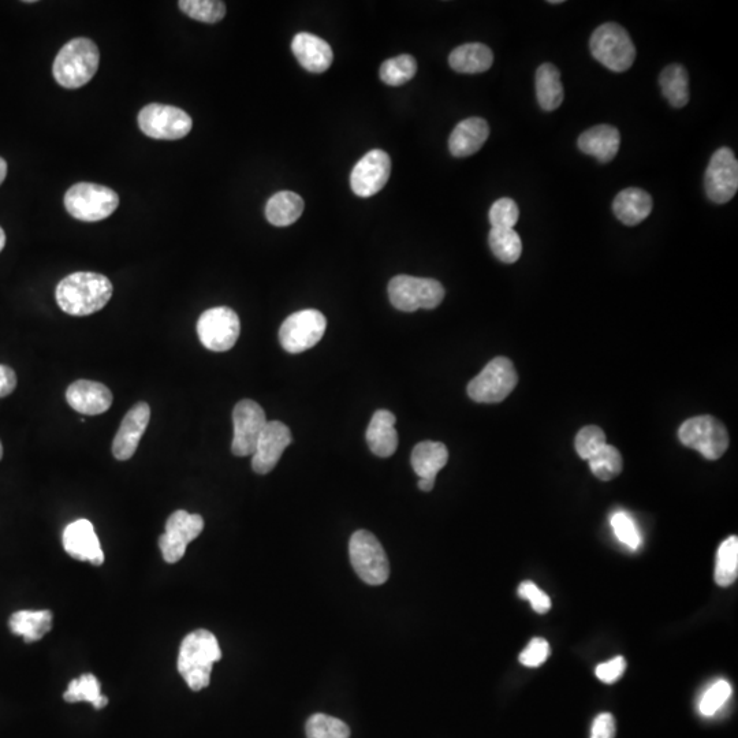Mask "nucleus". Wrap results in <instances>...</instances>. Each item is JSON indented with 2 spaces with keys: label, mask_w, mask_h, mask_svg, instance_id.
Returning a JSON list of instances; mask_svg holds the SVG:
<instances>
[{
  "label": "nucleus",
  "mask_w": 738,
  "mask_h": 738,
  "mask_svg": "<svg viewBox=\"0 0 738 738\" xmlns=\"http://www.w3.org/2000/svg\"><path fill=\"white\" fill-rule=\"evenodd\" d=\"M114 287L110 279L96 272H74L58 283V307L67 315L89 316L102 311L113 297Z\"/></svg>",
  "instance_id": "1"
},
{
  "label": "nucleus",
  "mask_w": 738,
  "mask_h": 738,
  "mask_svg": "<svg viewBox=\"0 0 738 738\" xmlns=\"http://www.w3.org/2000/svg\"><path fill=\"white\" fill-rule=\"evenodd\" d=\"M221 658V647L214 633L199 629L182 641L178 672L192 691L199 692L210 685L212 667Z\"/></svg>",
  "instance_id": "2"
},
{
  "label": "nucleus",
  "mask_w": 738,
  "mask_h": 738,
  "mask_svg": "<svg viewBox=\"0 0 738 738\" xmlns=\"http://www.w3.org/2000/svg\"><path fill=\"white\" fill-rule=\"evenodd\" d=\"M99 63L98 44L87 37H77L66 43L58 52L52 66V74L61 87L78 89L95 77Z\"/></svg>",
  "instance_id": "3"
},
{
  "label": "nucleus",
  "mask_w": 738,
  "mask_h": 738,
  "mask_svg": "<svg viewBox=\"0 0 738 738\" xmlns=\"http://www.w3.org/2000/svg\"><path fill=\"white\" fill-rule=\"evenodd\" d=\"M590 48L596 61L615 73L631 69L636 59V48L631 36L621 25L614 22L600 25L595 29L591 36Z\"/></svg>",
  "instance_id": "4"
},
{
  "label": "nucleus",
  "mask_w": 738,
  "mask_h": 738,
  "mask_svg": "<svg viewBox=\"0 0 738 738\" xmlns=\"http://www.w3.org/2000/svg\"><path fill=\"white\" fill-rule=\"evenodd\" d=\"M119 196L107 186L80 182L67 190V212L82 222H100L117 211Z\"/></svg>",
  "instance_id": "5"
},
{
  "label": "nucleus",
  "mask_w": 738,
  "mask_h": 738,
  "mask_svg": "<svg viewBox=\"0 0 738 738\" xmlns=\"http://www.w3.org/2000/svg\"><path fill=\"white\" fill-rule=\"evenodd\" d=\"M349 555L354 572L364 583L382 585L389 580V559L374 533L354 532L350 538Z\"/></svg>",
  "instance_id": "6"
},
{
  "label": "nucleus",
  "mask_w": 738,
  "mask_h": 738,
  "mask_svg": "<svg viewBox=\"0 0 738 738\" xmlns=\"http://www.w3.org/2000/svg\"><path fill=\"white\" fill-rule=\"evenodd\" d=\"M389 297L391 304L398 311L435 309L445 298V287L435 279L398 275L389 283Z\"/></svg>",
  "instance_id": "7"
},
{
  "label": "nucleus",
  "mask_w": 738,
  "mask_h": 738,
  "mask_svg": "<svg viewBox=\"0 0 738 738\" xmlns=\"http://www.w3.org/2000/svg\"><path fill=\"white\" fill-rule=\"evenodd\" d=\"M517 383L518 375L512 361L497 357L471 380L468 395L479 404H498L509 397Z\"/></svg>",
  "instance_id": "8"
},
{
  "label": "nucleus",
  "mask_w": 738,
  "mask_h": 738,
  "mask_svg": "<svg viewBox=\"0 0 738 738\" xmlns=\"http://www.w3.org/2000/svg\"><path fill=\"white\" fill-rule=\"evenodd\" d=\"M682 445L699 451L707 460H719L729 447V434L713 416H697L685 421L678 431Z\"/></svg>",
  "instance_id": "9"
},
{
  "label": "nucleus",
  "mask_w": 738,
  "mask_h": 738,
  "mask_svg": "<svg viewBox=\"0 0 738 738\" xmlns=\"http://www.w3.org/2000/svg\"><path fill=\"white\" fill-rule=\"evenodd\" d=\"M139 126L145 136L155 140H180L193 128L190 115L182 108L152 103L140 111Z\"/></svg>",
  "instance_id": "10"
},
{
  "label": "nucleus",
  "mask_w": 738,
  "mask_h": 738,
  "mask_svg": "<svg viewBox=\"0 0 738 738\" xmlns=\"http://www.w3.org/2000/svg\"><path fill=\"white\" fill-rule=\"evenodd\" d=\"M240 318L229 307H216L201 313L197 335L204 348L212 352H227L240 338Z\"/></svg>",
  "instance_id": "11"
},
{
  "label": "nucleus",
  "mask_w": 738,
  "mask_h": 738,
  "mask_svg": "<svg viewBox=\"0 0 738 738\" xmlns=\"http://www.w3.org/2000/svg\"><path fill=\"white\" fill-rule=\"evenodd\" d=\"M327 319L316 309L293 313L282 323L279 341L286 352L297 354L318 345L326 333Z\"/></svg>",
  "instance_id": "12"
},
{
  "label": "nucleus",
  "mask_w": 738,
  "mask_h": 738,
  "mask_svg": "<svg viewBox=\"0 0 738 738\" xmlns=\"http://www.w3.org/2000/svg\"><path fill=\"white\" fill-rule=\"evenodd\" d=\"M204 529V520L200 514H190L185 510H177L169 517L166 531L159 539L160 551L167 564H177L184 558L186 547L199 538Z\"/></svg>",
  "instance_id": "13"
},
{
  "label": "nucleus",
  "mask_w": 738,
  "mask_h": 738,
  "mask_svg": "<svg viewBox=\"0 0 738 738\" xmlns=\"http://www.w3.org/2000/svg\"><path fill=\"white\" fill-rule=\"evenodd\" d=\"M266 424V412L257 402L252 400L238 402L233 410L234 436L231 451L234 456H252Z\"/></svg>",
  "instance_id": "14"
},
{
  "label": "nucleus",
  "mask_w": 738,
  "mask_h": 738,
  "mask_svg": "<svg viewBox=\"0 0 738 738\" xmlns=\"http://www.w3.org/2000/svg\"><path fill=\"white\" fill-rule=\"evenodd\" d=\"M704 186L708 199L715 204H726L736 196L738 189V162L732 149L719 148L708 163Z\"/></svg>",
  "instance_id": "15"
},
{
  "label": "nucleus",
  "mask_w": 738,
  "mask_h": 738,
  "mask_svg": "<svg viewBox=\"0 0 738 738\" xmlns=\"http://www.w3.org/2000/svg\"><path fill=\"white\" fill-rule=\"evenodd\" d=\"M390 174V156L382 149H372L354 166L350 186L357 196L371 197L385 188Z\"/></svg>",
  "instance_id": "16"
},
{
  "label": "nucleus",
  "mask_w": 738,
  "mask_h": 738,
  "mask_svg": "<svg viewBox=\"0 0 738 738\" xmlns=\"http://www.w3.org/2000/svg\"><path fill=\"white\" fill-rule=\"evenodd\" d=\"M292 431L281 421H267L252 454L253 471L267 475L277 467L283 451L292 443Z\"/></svg>",
  "instance_id": "17"
},
{
  "label": "nucleus",
  "mask_w": 738,
  "mask_h": 738,
  "mask_svg": "<svg viewBox=\"0 0 738 738\" xmlns=\"http://www.w3.org/2000/svg\"><path fill=\"white\" fill-rule=\"evenodd\" d=\"M149 420L151 408L147 402H139L126 413L113 442V454L117 460L128 461L134 456L147 430Z\"/></svg>",
  "instance_id": "18"
},
{
  "label": "nucleus",
  "mask_w": 738,
  "mask_h": 738,
  "mask_svg": "<svg viewBox=\"0 0 738 738\" xmlns=\"http://www.w3.org/2000/svg\"><path fill=\"white\" fill-rule=\"evenodd\" d=\"M63 547L70 557L78 561L91 562L95 566L103 565L104 554L91 521L77 520L67 525L63 532Z\"/></svg>",
  "instance_id": "19"
},
{
  "label": "nucleus",
  "mask_w": 738,
  "mask_h": 738,
  "mask_svg": "<svg viewBox=\"0 0 738 738\" xmlns=\"http://www.w3.org/2000/svg\"><path fill=\"white\" fill-rule=\"evenodd\" d=\"M67 404L81 415L98 416L113 405V394L103 383L77 380L66 391Z\"/></svg>",
  "instance_id": "20"
},
{
  "label": "nucleus",
  "mask_w": 738,
  "mask_h": 738,
  "mask_svg": "<svg viewBox=\"0 0 738 738\" xmlns=\"http://www.w3.org/2000/svg\"><path fill=\"white\" fill-rule=\"evenodd\" d=\"M292 51L298 63L311 73H324L333 65V48L326 40L301 32L294 36Z\"/></svg>",
  "instance_id": "21"
},
{
  "label": "nucleus",
  "mask_w": 738,
  "mask_h": 738,
  "mask_svg": "<svg viewBox=\"0 0 738 738\" xmlns=\"http://www.w3.org/2000/svg\"><path fill=\"white\" fill-rule=\"evenodd\" d=\"M490 137L486 119L472 117L458 123L450 134L449 149L456 158H467L482 149Z\"/></svg>",
  "instance_id": "22"
},
{
  "label": "nucleus",
  "mask_w": 738,
  "mask_h": 738,
  "mask_svg": "<svg viewBox=\"0 0 738 738\" xmlns=\"http://www.w3.org/2000/svg\"><path fill=\"white\" fill-rule=\"evenodd\" d=\"M621 134L610 125H598L585 130L579 137V148L584 154L595 156L600 163H609L620 151Z\"/></svg>",
  "instance_id": "23"
},
{
  "label": "nucleus",
  "mask_w": 738,
  "mask_h": 738,
  "mask_svg": "<svg viewBox=\"0 0 738 738\" xmlns=\"http://www.w3.org/2000/svg\"><path fill=\"white\" fill-rule=\"evenodd\" d=\"M395 423L397 419L389 410H378L372 416L367 430V442L375 456L387 458L397 451L398 434Z\"/></svg>",
  "instance_id": "24"
},
{
  "label": "nucleus",
  "mask_w": 738,
  "mask_h": 738,
  "mask_svg": "<svg viewBox=\"0 0 738 738\" xmlns=\"http://www.w3.org/2000/svg\"><path fill=\"white\" fill-rule=\"evenodd\" d=\"M654 201L644 190L629 188L622 190L614 199L613 211L618 221L626 226H637L650 216Z\"/></svg>",
  "instance_id": "25"
},
{
  "label": "nucleus",
  "mask_w": 738,
  "mask_h": 738,
  "mask_svg": "<svg viewBox=\"0 0 738 738\" xmlns=\"http://www.w3.org/2000/svg\"><path fill=\"white\" fill-rule=\"evenodd\" d=\"M413 471L420 479L435 482L436 475L446 467L449 450L441 442H420L412 451Z\"/></svg>",
  "instance_id": "26"
},
{
  "label": "nucleus",
  "mask_w": 738,
  "mask_h": 738,
  "mask_svg": "<svg viewBox=\"0 0 738 738\" xmlns=\"http://www.w3.org/2000/svg\"><path fill=\"white\" fill-rule=\"evenodd\" d=\"M494 63V54L482 43H468L451 52L449 65L454 72L479 74L487 72Z\"/></svg>",
  "instance_id": "27"
},
{
  "label": "nucleus",
  "mask_w": 738,
  "mask_h": 738,
  "mask_svg": "<svg viewBox=\"0 0 738 738\" xmlns=\"http://www.w3.org/2000/svg\"><path fill=\"white\" fill-rule=\"evenodd\" d=\"M9 628L14 635L21 636L25 643H35L51 631L52 613L50 610L17 611L10 617Z\"/></svg>",
  "instance_id": "28"
},
{
  "label": "nucleus",
  "mask_w": 738,
  "mask_h": 738,
  "mask_svg": "<svg viewBox=\"0 0 738 738\" xmlns=\"http://www.w3.org/2000/svg\"><path fill=\"white\" fill-rule=\"evenodd\" d=\"M536 96L544 111H554L564 102L565 92L562 87L561 73L553 63H543L536 70Z\"/></svg>",
  "instance_id": "29"
},
{
  "label": "nucleus",
  "mask_w": 738,
  "mask_h": 738,
  "mask_svg": "<svg viewBox=\"0 0 738 738\" xmlns=\"http://www.w3.org/2000/svg\"><path fill=\"white\" fill-rule=\"evenodd\" d=\"M305 203L297 193L283 190L275 193L266 205V218L271 225L286 227L296 223L303 215Z\"/></svg>",
  "instance_id": "30"
},
{
  "label": "nucleus",
  "mask_w": 738,
  "mask_h": 738,
  "mask_svg": "<svg viewBox=\"0 0 738 738\" xmlns=\"http://www.w3.org/2000/svg\"><path fill=\"white\" fill-rule=\"evenodd\" d=\"M663 96L674 108L687 106L689 102V77L684 66L670 65L663 69L659 77Z\"/></svg>",
  "instance_id": "31"
},
{
  "label": "nucleus",
  "mask_w": 738,
  "mask_h": 738,
  "mask_svg": "<svg viewBox=\"0 0 738 738\" xmlns=\"http://www.w3.org/2000/svg\"><path fill=\"white\" fill-rule=\"evenodd\" d=\"M63 699L67 703L88 702L98 710L108 704L107 697L102 695L100 682L93 674H82L70 682L69 688L63 693Z\"/></svg>",
  "instance_id": "32"
},
{
  "label": "nucleus",
  "mask_w": 738,
  "mask_h": 738,
  "mask_svg": "<svg viewBox=\"0 0 738 738\" xmlns=\"http://www.w3.org/2000/svg\"><path fill=\"white\" fill-rule=\"evenodd\" d=\"M738 576V539L730 536L719 546L715 564V583L719 587H729L736 583Z\"/></svg>",
  "instance_id": "33"
},
{
  "label": "nucleus",
  "mask_w": 738,
  "mask_h": 738,
  "mask_svg": "<svg viewBox=\"0 0 738 738\" xmlns=\"http://www.w3.org/2000/svg\"><path fill=\"white\" fill-rule=\"evenodd\" d=\"M488 244L502 263H516L523 253V242L514 229H491Z\"/></svg>",
  "instance_id": "34"
},
{
  "label": "nucleus",
  "mask_w": 738,
  "mask_h": 738,
  "mask_svg": "<svg viewBox=\"0 0 738 738\" xmlns=\"http://www.w3.org/2000/svg\"><path fill=\"white\" fill-rule=\"evenodd\" d=\"M417 62L412 55H400L397 58L387 59L380 66V80L390 87H401L416 76Z\"/></svg>",
  "instance_id": "35"
},
{
  "label": "nucleus",
  "mask_w": 738,
  "mask_h": 738,
  "mask_svg": "<svg viewBox=\"0 0 738 738\" xmlns=\"http://www.w3.org/2000/svg\"><path fill=\"white\" fill-rule=\"evenodd\" d=\"M588 461H590L591 472L602 482L613 480L624 468L620 451L607 443Z\"/></svg>",
  "instance_id": "36"
},
{
  "label": "nucleus",
  "mask_w": 738,
  "mask_h": 738,
  "mask_svg": "<svg viewBox=\"0 0 738 738\" xmlns=\"http://www.w3.org/2000/svg\"><path fill=\"white\" fill-rule=\"evenodd\" d=\"M178 6L192 20L205 24H216L226 16V5L219 0H181Z\"/></svg>",
  "instance_id": "37"
},
{
  "label": "nucleus",
  "mask_w": 738,
  "mask_h": 738,
  "mask_svg": "<svg viewBox=\"0 0 738 738\" xmlns=\"http://www.w3.org/2000/svg\"><path fill=\"white\" fill-rule=\"evenodd\" d=\"M307 738H349L350 729L341 719L326 714H315L305 725Z\"/></svg>",
  "instance_id": "38"
},
{
  "label": "nucleus",
  "mask_w": 738,
  "mask_h": 738,
  "mask_svg": "<svg viewBox=\"0 0 738 738\" xmlns=\"http://www.w3.org/2000/svg\"><path fill=\"white\" fill-rule=\"evenodd\" d=\"M732 696V685L728 681L719 680L704 693L699 703V711L703 717H714Z\"/></svg>",
  "instance_id": "39"
},
{
  "label": "nucleus",
  "mask_w": 738,
  "mask_h": 738,
  "mask_svg": "<svg viewBox=\"0 0 738 738\" xmlns=\"http://www.w3.org/2000/svg\"><path fill=\"white\" fill-rule=\"evenodd\" d=\"M611 528L622 544L631 550L639 549L643 540H641L639 528L628 513H614L611 517Z\"/></svg>",
  "instance_id": "40"
},
{
  "label": "nucleus",
  "mask_w": 738,
  "mask_h": 738,
  "mask_svg": "<svg viewBox=\"0 0 738 738\" xmlns=\"http://www.w3.org/2000/svg\"><path fill=\"white\" fill-rule=\"evenodd\" d=\"M606 445V435L602 428L596 426L584 427L576 436L574 446L577 454L583 460H590L603 446Z\"/></svg>",
  "instance_id": "41"
},
{
  "label": "nucleus",
  "mask_w": 738,
  "mask_h": 738,
  "mask_svg": "<svg viewBox=\"0 0 738 738\" xmlns=\"http://www.w3.org/2000/svg\"><path fill=\"white\" fill-rule=\"evenodd\" d=\"M518 216H520V211H518L517 204L508 197L495 201L488 214L492 229H514Z\"/></svg>",
  "instance_id": "42"
},
{
  "label": "nucleus",
  "mask_w": 738,
  "mask_h": 738,
  "mask_svg": "<svg viewBox=\"0 0 738 738\" xmlns=\"http://www.w3.org/2000/svg\"><path fill=\"white\" fill-rule=\"evenodd\" d=\"M518 596L521 599L528 600L531 603L532 609L538 614H546L551 609L550 596L544 594L538 585L533 584L532 581H524L518 587Z\"/></svg>",
  "instance_id": "43"
},
{
  "label": "nucleus",
  "mask_w": 738,
  "mask_h": 738,
  "mask_svg": "<svg viewBox=\"0 0 738 738\" xmlns=\"http://www.w3.org/2000/svg\"><path fill=\"white\" fill-rule=\"evenodd\" d=\"M550 644L546 640L536 637L531 640L527 648L520 654L521 665L527 667H539L549 659Z\"/></svg>",
  "instance_id": "44"
},
{
  "label": "nucleus",
  "mask_w": 738,
  "mask_h": 738,
  "mask_svg": "<svg viewBox=\"0 0 738 738\" xmlns=\"http://www.w3.org/2000/svg\"><path fill=\"white\" fill-rule=\"evenodd\" d=\"M626 670V661L622 656L611 659L609 662L600 663L596 667V677L605 684H614L624 676Z\"/></svg>",
  "instance_id": "45"
},
{
  "label": "nucleus",
  "mask_w": 738,
  "mask_h": 738,
  "mask_svg": "<svg viewBox=\"0 0 738 738\" xmlns=\"http://www.w3.org/2000/svg\"><path fill=\"white\" fill-rule=\"evenodd\" d=\"M591 738H615V719L609 713H603L592 723Z\"/></svg>",
  "instance_id": "46"
},
{
  "label": "nucleus",
  "mask_w": 738,
  "mask_h": 738,
  "mask_svg": "<svg viewBox=\"0 0 738 738\" xmlns=\"http://www.w3.org/2000/svg\"><path fill=\"white\" fill-rule=\"evenodd\" d=\"M17 387V375L13 368L0 365V398H5L13 393Z\"/></svg>",
  "instance_id": "47"
},
{
  "label": "nucleus",
  "mask_w": 738,
  "mask_h": 738,
  "mask_svg": "<svg viewBox=\"0 0 738 738\" xmlns=\"http://www.w3.org/2000/svg\"><path fill=\"white\" fill-rule=\"evenodd\" d=\"M434 486L435 482H431V480L419 479V488L421 491L430 492Z\"/></svg>",
  "instance_id": "48"
},
{
  "label": "nucleus",
  "mask_w": 738,
  "mask_h": 738,
  "mask_svg": "<svg viewBox=\"0 0 738 738\" xmlns=\"http://www.w3.org/2000/svg\"><path fill=\"white\" fill-rule=\"evenodd\" d=\"M7 175V163L6 160L3 158H0V185L3 184V181L6 180Z\"/></svg>",
  "instance_id": "49"
},
{
  "label": "nucleus",
  "mask_w": 738,
  "mask_h": 738,
  "mask_svg": "<svg viewBox=\"0 0 738 738\" xmlns=\"http://www.w3.org/2000/svg\"><path fill=\"white\" fill-rule=\"evenodd\" d=\"M6 245V234L5 230L0 227V252L3 251V248H5Z\"/></svg>",
  "instance_id": "50"
},
{
  "label": "nucleus",
  "mask_w": 738,
  "mask_h": 738,
  "mask_svg": "<svg viewBox=\"0 0 738 738\" xmlns=\"http://www.w3.org/2000/svg\"><path fill=\"white\" fill-rule=\"evenodd\" d=\"M550 5H561L562 0H550Z\"/></svg>",
  "instance_id": "51"
},
{
  "label": "nucleus",
  "mask_w": 738,
  "mask_h": 738,
  "mask_svg": "<svg viewBox=\"0 0 738 738\" xmlns=\"http://www.w3.org/2000/svg\"><path fill=\"white\" fill-rule=\"evenodd\" d=\"M3 457V445L2 442H0V460H2Z\"/></svg>",
  "instance_id": "52"
}]
</instances>
